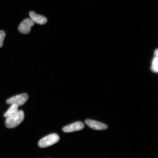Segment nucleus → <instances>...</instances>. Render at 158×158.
<instances>
[{
	"mask_svg": "<svg viewBox=\"0 0 158 158\" xmlns=\"http://www.w3.org/2000/svg\"><path fill=\"white\" fill-rule=\"evenodd\" d=\"M157 61V57H155L153 59L152 66L151 68L152 70L156 73L158 72Z\"/></svg>",
	"mask_w": 158,
	"mask_h": 158,
	"instance_id": "nucleus-9",
	"label": "nucleus"
},
{
	"mask_svg": "<svg viewBox=\"0 0 158 158\" xmlns=\"http://www.w3.org/2000/svg\"><path fill=\"white\" fill-rule=\"evenodd\" d=\"M19 111V106L16 104H11L10 107L4 114V116L6 118L13 117L16 115Z\"/></svg>",
	"mask_w": 158,
	"mask_h": 158,
	"instance_id": "nucleus-8",
	"label": "nucleus"
},
{
	"mask_svg": "<svg viewBox=\"0 0 158 158\" xmlns=\"http://www.w3.org/2000/svg\"><path fill=\"white\" fill-rule=\"evenodd\" d=\"M85 122L89 127L95 130H105L108 128V126L105 124L94 120L87 119Z\"/></svg>",
	"mask_w": 158,
	"mask_h": 158,
	"instance_id": "nucleus-6",
	"label": "nucleus"
},
{
	"mask_svg": "<svg viewBox=\"0 0 158 158\" xmlns=\"http://www.w3.org/2000/svg\"><path fill=\"white\" fill-rule=\"evenodd\" d=\"M24 118V112L22 110H19L15 115L6 118L5 120L6 127L9 128L17 127L23 122Z\"/></svg>",
	"mask_w": 158,
	"mask_h": 158,
	"instance_id": "nucleus-1",
	"label": "nucleus"
},
{
	"mask_svg": "<svg viewBox=\"0 0 158 158\" xmlns=\"http://www.w3.org/2000/svg\"><path fill=\"white\" fill-rule=\"evenodd\" d=\"M29 96L26 94H23L13 97L6 101V103L9 104H16L18 106H21L24 104L28 100Z\"/></svg>",
	"mask_w": 158,
	"mask_h": 158,
	"instance_id": "nucleus-3",
	"label": "nucleus"
},
{
	"mask_svg": "<svg viewBox=\"0 0 158 158\" xmlns=\"http://www.w3.org/2000/svg\"><path fill=\"white\" fill-rule=\"evenodd\" d=\"M84 125L82 122H77L67 126L63 128L62 130L65 133H72V132L80 131L83 129Z\"/></svg>",
	"mask_w": 158,
	"mask_h": 158,
	"instance_id": "nucleus-5",
	"label": "nucleus"
},
{
	"mask_svg": "<svg viewBox=\"0 0 158 158\" xmlns=\"http://www.w3.org/2000/svg\"><path fill=\"white\" fill-rule=\"evenodd\" d=\"M60 139L59 136L56 134H52L41 139L38 143L39 147L45 148L58 143Z\"/></svg>",
	"mask_w": 158,
	"mask_h": 158,
	"instance_id": "nucleus-2",
	"label": "nucleus"
},
{
	"mask_svg": "<svg viewBox=\"0 0 158 158\" xmlns=\"http://www.w3.org/2000/svg\"><path fill=\"white\" fill-rule=\"evenodd\" d=\"M34 25V23L31 19H27L21 23L19 27V31L23 34H27L30 32L31 27Z\"/></svg>",
	"mask_w": 158,
	"mask_h": 158,
	"instance_id": "nucleus-4",
	"label": "nucleus"
},
{
	"mask_svg": "<svg viewBox=\"0 0 158 158\" xmlns=\"http://www.w3.org/2000/svg\"><path fill=\"white\" fill-rule=\"evenodd\" d=\"M155 55L156 56H157V55H158V50H157V49H156V50L155 51Z\"/></svg>",
	"mask_w": 158,
	"mask_h": 158,
	"instance_id": "nucleus-11",
	"label": "nucleus"
},
{
	"mask_svg": "<svg viewBox=\"0 0 158 158\" xmlns=\"http://www.w3.org/2000/svg\"><path fill=\"white\" fill-rule=\"evenodd\" d=\"M5 33L3 31H0V48L3 46L4 40L5 37Z\"/></svg>",
	"mask_w": 158,
	"mask_h": 158,
	"instance_id": "nucleus-10",
	"label": "nucleus"
},
{
	"mask_svg": "<svg viewBox=\"0 0 158 158\" xmlns=\"http://www.w3.org/2000/svg\"><path fill=\"white\" fill-rule=\"evenodd\" d=\"M31 19L34 23L39 25H44L47 22V19L43 16L36 14L34 12L31 11L29 13Z\"/></svg>",
	"mask_w": 158,
	"mask_h": 158,
	"instance_id": "nucleus-7",
	"label": "nucleus"
}]
</instances>
